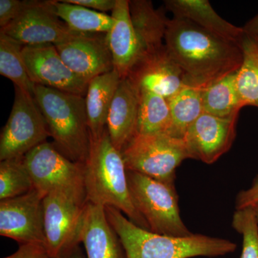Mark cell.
Segmentation results:
<instances>
[{"instance_id":"8fae6325","label":"cell","mask_w":258,"mask_h":258,"mask_svg":"<svg viewBox=\"0 0 258 258\" xmlns=\"http://www.w3.org/2000/svg\"><path fill=\"white\" fill-rule=\"evenodd\" d=\"M44 197L33 189L16 198L0 200V235L20 244L46 246L44 228Z\"/></svg>"},{"instance_id":"9c48e42d","label":"cell","mask_w":258,"mask_h":258,"mask_svg":"<svg viewBox=\"0 0 258 258\" xmlns=\"http://www.w3.org/2000/svg\"><path fill=\"white\" fill-rule=\"evenodd\" d=\"M87 203L84 199L61 191L44 197V228L50 258H60L81 243Z\"/></svg>"},{"instance_id":"7a4b0ae2","label":"cell","mask_w":258,"mask_h":258,"mask_svg":"<svg viewBox=\"0 0 258 258\" xmlns=\"http://www.w3.org/2000/svg\"><path fill=\"white\" fill-rule=\"evenodd\" d=\"M106 214L120 237L126 258L213 257L232 253L237 248L235 242L201 234L175 237L153 233L112 207H106Z\"/></svg>"},{"instance_id":"44dd1931","label":"cell","mask_w":258,"mask_h":258,"mask_svg":"<svg viewBox=\"0 0 258 258\" xmlns=\"http://www.w3.org/2000/svg\"><path fill=\"white\" fill-rule=\"evenodd\" d=\"M121 79L120 74L113 69L97 76L88 83L86 106L92 138H99L106 131L108 113Z\"/></svg>"},{"instance_id":"2e32d148","label":"cell","mask_w":258,"mask_h":258,"mask_svg":"<svg viewBox=\"0 0 258 258\" xmlns=\"http://www.w3.org/2000/svg\"><path fill=\"white\" fill-rule=\"evenodd\" d=\"M111 15L114 19V24L106 33V41L111 51L113 68L121 79H125L142 56L138 37L131 19L128 0H117Z\"/></svg>"},{"instance_id":"f1b7e54d","label":"cell","mask_w":258,"mask_h":258,"mask_svg":"<svg viewBox=\"0 0 258 258\" xmlns=\"http://www.w3.org/2000/svg\"><path fill=\"white\" fill-rule=\"evenodd\" d=\"M232 224L242 235L240 258H258V225L252 207L236 210Z\"/></svg>"},{"instance_id":"4316f807","label":"cell","mask_w":258,"mask_h":258,"mask_svg":"<svg viewBox=\"0 0 258 258\" xmlns=\"http://www.w3.org/2000/svg\"><path fill=\"white\" fill-rule=\"evenodd\" d=\"M24 45L0 31V74L13 81L15 87L35 95V84L28 73L23 57Z\"/></svg>"},{"instance_id":"52a82bcc","label":"cell","mask_w":258,"mask_h":258,"mask_svg":"<svg viewBox=\"0 0 258 258\" xmlns=\"http://www.w3.org/2000/svg\"><path fill=\"white\" fill-rule=\"evenodd\" d=\"M33 181L42 196L61 191L86 199L84 166L63 155L50 142L37 146L23 158Z\"/></svg>"},{"instance_id":"d590c367","label":"cell","mask_w":258,"mask_h":258,"mask_svg":"<svg viewBox=\"0 0 258 258\" xmlns=\"http://www.w3.org/2000/svg\"><path fill=\"white\" fill-rule=\"evenodd\" d=\"M252 208H253L254 215H255L256 220H257V225H258V202L254 204V205H252Z\"/></svg>"},{"instance_id":"7c38bea8","label":"cell","mask_w":258,"mask_h":258,"mask_svg":"<svg viewBox=\"0 0 258 258\" xmlns=\"http://www.w3.org/2000/svg\"><path fill=\"white\" fill-rule=\"evenodd\" d=\"M238 117L220 118L204 112L183 138L189 159L212 164L228 152L235 139Z\"/></svg>"},{"instance_id":"ffe728a7","label":"cell","mask_w":258,"mask_h":258,"mask_svg":"<svg viewBox=\"0 0 258 258\" xmlns=\"http://www.w3.org/2000/svg\"><path fill=\"white\" fill-rule=\"evenodd\" d=\"M129 10L142 49V59L164 48L169 19L163 10L156 9L150 0H132L129 1Z\"/></svg>"},{"instance_id":"603a6c76","label":"cell","mask_w":258,"mask_h":258,"mask_svg":"<svg viewBox=\"0 0 258 258\" xmlns=\"http://www.w3.org/2000/svg\"><path fill=\"white\" fill-rule=\"evenodd\" d=\"M54 11L73 31L84 34H106L113 26L112 15L88 9L79 5L52 1Z\"/></svg>"},{"instance_id":"484cf974","label":"cell","mask_w":258,"mask_h":258,"mask_svg":"<svg viewBox=\"0 0 258 258\" xmlns=\"http://www.w3.org/2000/svg\"><path fill=\"white\" fill-rule=\"evenodd\" d=\"M139 90L137 134L169 135L171 119L167 100L146 90Z\"/></svg>"},{"instance_id":"83f0119b","label":"cell","mask_w":258,"mask_h":258,"mask_svg":"<svg viewBox=\"0 0 258 258\" xmlns=\"http://www.w3.org/2000/svg\"><path fill=\"white\" fill-rule=\"evenodd\" d=\"M23 158L0 162V200L21 196L34 189Z\"/></svg>"},{"instance_id":"7402d4cb","label":"cell","mask_w":258,"mask_h":258,"mask_svg":"<svg viewBox=\"0 0 258 258\" xmlns=\"http://www.w3.org/2000/svg\"><path fill=\"white\" fill-rule=\"evenodd\" d=\"M202 90L186 85L167 100L171 119L169 136L183 139L188 128L203 114Z\"/></svg>"},{"instance_id":"4dcf8cb0","label":"cell","mask_w":258,"mask_h":258,"mask_svg":"<svg viewBox=\"0 0 258 258\" xmlns=\"http://www.w3.org/2000/svg\"><path fill=\"white\" fill-rule=\"evenodd\" d=\"M4 258H50L45 244L26 243L20 244L18 250Z\"/></svg>"},{"instance_id":"d4e9b609","label":"cell","mask_w":258,"mask_h":258,"mask_svg":"<svg viewBox=\"0 0 258 258\" xmlns=\"http://www.w3.org/2000/svg\"><path fill=\"white\" fill-rule=\"evenodd\" d=\"M236 73L202 90L204 112L220 118L240 114L242 107L236 86Z\"/></svg>"},{"instance_id":"277c9868","label":"cell","mask_w":258,"mask_h":258,"mask_svg":"<svg viewBox=\"0 0 258 258\" xmlns=\"http://www.w3.org/2000/svg\"><path fill=\"white\" fill-rule=\"evenodd\" d=\"M34 98L54 146L71 161L84 164L91 146L86 98L39 85Z\"/></svg>"},{"instance_id":"1f68e13d","label":"cell","mask_w":258,"mask_h":258,"mask_svg":"<svg viewBox=\"0 0 258 258\" xmlns=\"http://www.w3.org/2000/svg\"><path fill=\"white\" fill-rule=\"evenodd\" d=\"M258 202V175L254 178L250 187L240 191L236 198V210L247 208Z\"/></svg>"},{"instance_id":"4fadbf2b","label":"cell","mask_w":258,"mask_h":258,"mask_svg":"<svg viewBox=\"0 0 258 258\" xmlns=\"http://www.w3.org/2000/svg\"><path fill=\"white\" fill-rule=\"evenodd\" d=\"M24 62L35 85L85 96L88 82L81 79L66 66L52 44L25 45Z\"/></svg>"},{"instance_id":"9a60e30c","label":"cell","mask_w":258,"mask_h":258,"mask_svg":"<svg viewBox=\"0 0 258 258\" xmlns=\"http://www.w3.org/2000/svg\"><path fill=\"white\" fill-rule=\"evenodd\" d=\"M128 78L139 89L156 93L166 100L186 85L182 70L173 60L166 46L142 58L134 66Z\"/></svg>"},{"instance_id":"f546056e","label":"cell","mask_w":258,"mask_h":258,"mask_svg":"<svg viewBox=\"0 0 258 258\" xmlns=\"http://www.w3.org/2000/svg\"><path fill=\"white\" fill-rule=\"evenodd\" d=\"M27 1L1 0L0 1V27L1 29L10 25L21 14L26 6Z\"/></svg>"},{"instance_id":"5bb4252c","label":"cell","mask_w":258,"mask_h":258,"mask_svg":"<svg viewBox=\"0 0 258 258\" xmlns=\"http://www.w3.org/2000/svg\"><path fill=\"white\" fill-rule=\"evenodd\" d=\"M55 47L66 66L88 83L114 69L106 34H84Z\"/></svg>"},{"instance_id":"ac0fdd59","label":"cell","mask_w":258,"mask_h":258,"mask_svg":"<svg viewBox=\"0 0 258 258\" xmlns=\"http://www.w3.org/2000/svg\"><path fill=\"white\" fill-rule=\"evenodd\" d=\"M139 96V88L129 78L120 80L106 123L112 144L120 152L137 134Z\"/></svg>"},{"instance_id":"6da1fadb","label":"cell","mask_w":258,"mask_h":258,"mask_svg":"<svg viewBox=\"0 0 258 258\" xmlns=\"http://www.w3.org/2000/svg\"><path fill=\"white\" fill-rule=\"evenodd\" d=\"M164 45L182 70L186 85L200 89L237 72L243 59L241 44L224 40L184 19H169Z\"/></svg>"},{"instance_id":"d6a6232c","label":"cell","mask_w":258,"mask_h":258,"mask_svg":"<svg viewBox=\"0 0 258 258\" xmlns=\"http://www.w3.org/2000/svg\"><path fill=\"white\" fill-rule=\"evenodd\" d=\"M66 3L79 5L84 7L88 9L100 12V13H106L108 11H113L117 0H61Z\"/></svg>"},{"instance_id":"3957f363","label":"cell","mask_w":258,"mask_h":258,"mask_svg":"<svg viewBox=\"0 0 258 258\" xmlns=\"http://www.w3.org/2000/svg\"><path fill=\"white\" fill-rule=\"evenodd\" d=\"M83 166L88 203L117 209L135 225L150 231L134 207L123 156L112 144L107 129L99 138L91 137L89 153Z\"/></svg>"},{"instance_id":"e575fe53","label":"cell","mask_w":258,"mask_h":258,"mask_svg":"<svg viewBox=\"0 0 258 258\" xmlns=\"http://www.w3.org/2000/svg\"><path fill=\"white\" fill-rule=\"evenodd\" d=\"M60 258H87L86 256L83 254L82 249H81L80 245H77L74 248L69 251L68 253L64 254L63 256Z\"/></svg>"},{"instance_id":"cb8c5ba5","label":"cell","mask_w":258,"mask_h":258,"mask_svg":"<svg viewBox=\"0 0 258 258\" xmlns=\"http://www.w3.org/2000/svg\"><path fill=\"white\" fill-rule=\"evenodd\" d=\"M242 64L236 73V86L241 106L258 108V38L244 34Z\"/></svg>"},{"instance_id":"8992f818","label":"cell","mask_w":258,"mask_h":258,"mask_svg":"<svg viewBox=\"0 0 258 258\" xmlns=\"http://www.w3.org/2000/svg\"><path fill=\"white\" fill-rule=\"evenodd\" d=\"M127 170L174 184L176 171L189 159L184 140L166 134H136L121 151Z\"/></svg>"},{"instance_id":"d6986e66","label":"cell","mask_w":258,"mask_h":258,"mask_svg":"<svg viewBox=\"0 0 258 258\" xmlns=\"http://www.w3.org/2000/svg\"><path fill=\"white\" fill-rule=\"evenodd\" d=\"M165 9L173 18L184 19L224 40L241 44L244 35L242 27L222 18L208 0H166Z\"/></svg>"},{"instance_id":"ba28073f","label":"cell","mask_w":258,"mask_h":258,"mask_svg":"<svg viewBox=\"0 0 258 258\" xmlns=\"http://www.w3.org/2000/svg\"><path fill=\"white\" fill-rule=\"evenodd\" d=\"M50 137L35 98L15 87L14 103L0 137V160L20 159Z\"/></svg>"},{"instance_id":"5b68a950","label":"cell","mask_w":258,"mask_h":258,"mask_svg":"<svg viewBox=\"0 0 258 258\" xmlns=\"http://www.w3.org/2000/svg\"><path fill=\"white\" fill-rule=\"evenodd\" d=\"M127 179L134 207L147 221L150 232L175 237L192 235L180 216L175 184L130 170H127Z\"/></svg>"},{"instance_id":"30bf717a","label":"cell","mask_w":258,"mask_h":258,"mask_svg":"<svg viewBox=\"0 0 258 258\" xmlns=\"http://www.w3.org/2000/svg\"><path fill=\"white\" fill-rule=\"evenodd\" d=\"M1 32L25 45H56L84 35L73 31L54 11L52 1H27L21 14Z\"/></svg>"},{"instance_id":"836d02e7","label":"cell","mask_w":258,"mask_h":258,"mask_svg":"<svg viewBox=\"0 0 258 258\" xmlns=\"http://www.w3.org/2000/svg\"><path fill=\"white\" fill-rule=\"evenodd\" d=\"M244 34L258 38V13L242 27Z\"/></svg>"},{"instance_id":"e0dca14e","label":"cell","mask_w":258,"mask_h":258,"mask_svg":"<svg viewBox=\"0 0 258 258\" xmlns=\"http://www.w3.org/2000/svg\"><path fill=\"white\" fill-rule=\"evenodd\" d=\"M81 242L87 258H126L120 237L107 219L106 207L86 204Z\"/></svg>"}]
</instances>
